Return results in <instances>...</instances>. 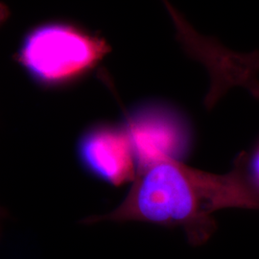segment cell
<instances>
[{
  "instance_id": "cell-6",
  "label": "cell",
  "mask_w": 259,
  "mask_h": 259,
  "mask_svg": "<svg viewBox=\"0 0 259 259\" xmlns=\"http://www.w3.org/2000/svg\"><path fill=\"white\" fill-rule=\"evenodd\" d=\"M248 171L254 185L259 189V145L249 160L248 156Z\"/></svg>"
},
{
  "instance_id": "cell-5",
  "label": "cell",
  "mask_w": 259,
  "mask_h": 259,
  "mask_svg": "<svg viewBox=\"0 0 259 259\" xmlns=\"http://www.w3.org/2000/svg\"><path fill=\"white\" fill-rule=\"evenodd\" d=\"M77 153L85 170L110 185L121 186L138 176L135 153L122 124H94L81 136Z\"/></svg>"
},
{
  "instance_id": "cell-1",
  "label": "cell",
  "mask_w": 259,
  "mask_h": 259,
  "mask_svg": "<svg viewBox=\"0 0 259 259\" xmlns=\"http://www.w3.org/2000/svg\"><path fill=\"white\" fill-rule=\"evenodd\" d=\"M227 208L259 210V189L249 174L245 152L226 174L198 170L176 159L158 161L138 173L114 210L83 222L136 221L182 228L191 245L201 246L216 231L214 214Z\"/></svg>"
},
{
  "instance_id": "cell-4",
  "label": "cell",
  "mask_w": 259,
  "mask_h": 259,
  "mask_svg": "<svg viewBox=\"0 0 259 259\" xmlns=\"http://www.w3.org/2000/svg\"><path fill=\"white\" fill-rule=\"evenodd\" d=\"M176 23L178 39L187 55L202 62L209 71L211 84L204 99L207 110H211L229 90L243 87L259 100V51L238 54L222 47L214 38L198 35L176 10L168 7Z\"/></svg>"
},
{
  "instance_id": "cell-3",
  "label": "cell",
  "mask_w": 259,
  "mask_h": 259,
  "mask_svg": "<svg viewBox=\"0 0 259 259\" xmlns=\"http://www.w3.org/2000/svg\"><path fill=\"white\" fill-rule=\"evenodd\" d=\"M122 125L128 133L139 172L161 160H181L190 148V123L170 103H139L127 111Z\"/></svg>"
},
{
  "instance_id": "cell-2",
  "label": "cell",
  "mask_w": 259,
  "mask_h": 259,
  "mask_svg": "<svg viewBox=\"0 0 259 259\" xmlns=\"http://www.w3.org/2000/svg\"><path fill=\"white\" fill-rule=\"evenodd\" d=\"M111 52L98 32L73 20L48 19L27 29L13 60L38 87L61 90L89 77Z\"/></svg>"
}]
</instances>
